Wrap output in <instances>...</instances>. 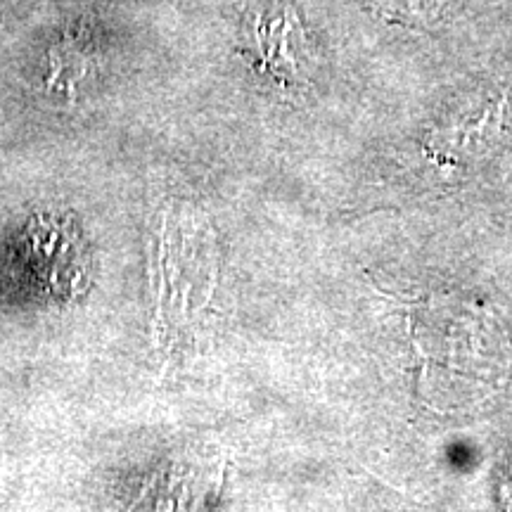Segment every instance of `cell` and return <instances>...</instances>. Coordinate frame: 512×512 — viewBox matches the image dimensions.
Listing matches in <instances>:
<instances>
[{
	"label": "cell",
	"instance_id": "6da1fadb",
	"mask_svg": "<svg viewBox=\"0 0 512 512\" xmlns=\"http://www.w3.org/2000/svg\"><path fill=\"white\" fill-rule=\"evenodd\" d=\"M216 271L214 235L204 221L183 209L166 211L155 266L157 332L166 351L185 349L197 337L214 297Z\"/></svg>",
	"mask_w": 512,
	"mask_h": 512
},
{
	"label": "cell",
	"instance_id": "7a4b0ae2",
	"mask_svg": "<svg viewBox=\"0 0 512 512\" xmlns=\"http://www.w3.org/2000/svg\"><path fill=\"white\" fill-rule=\"evenodd\" d=\"M31 252L38 275L50 290L72 297L88 283L91 254L69 223L38 219V228L31 233Z\"/></svg>",
	"mask_w": 512,
	"mask_h": 512
},
{
	"label": "cell",
	"instance_id": "3957f363",
	"mask_svg": "<svg viewBox=\"0 0 512 512\" xmlns=\"http://www.w3.org/2000/svg\"><path fill=\"white\" fill-rule=\"evenodd\" d=\"M252 46L256 67L264 74H271L283 86H294L302 81L304 60V31L299 17L292 8L280 5L271 12L254 17Z\"/></svg>",
	"mask_w": 512,
	"mask_h": 512
},
{
	"label": "cell",
	"instance_id": "277c9868",
	"mask_svg": "<svg viewBox=\"0 0 512 512\" xmlns=\"http://www.w3.org/2000/svg\"><path fill=\"white\" fill-rule=\"evenodd\" d=\"M512 128V91L498 93L453 121L437 136V150L456 159H475L491 152Z\"/></svg>",
	"mask_w": 512,
	"mask_h": 512
},
{
	"label": "cell",
	"instance_id": "5b68a950",
	"mask_svg": "<svg viewBox=\"0 0 512 512\" xmlns=\"http://www.w3.org/2000/svg\"><path fill=\"white\" fill-rule=\"evenodd\" d=\"M503 496H505V505H508V512H512V463L508 470V482L503 486Z\"/></svg>",
	"mask_w": 512,
	"mask_h": 512
}]
</instances>
